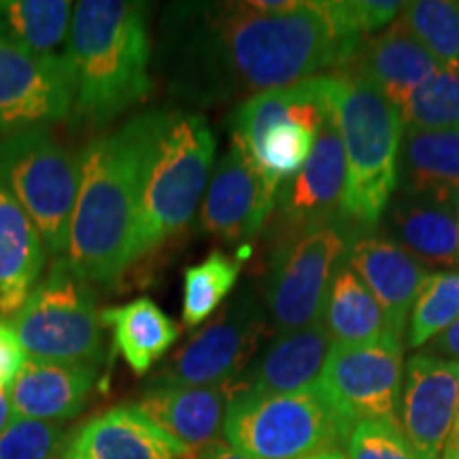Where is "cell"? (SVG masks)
Listing matches in <instances>:
<instances>
[{
    "label": "cell",
    "mask_w": 459,
    "mask_h": 459,
    "mask_svg": "<svg viewBox=\"0 0 459 459\" xmlns=\"http://www.w3.org/2000/svg\"><path fill=\"white\" fill-rule=\"evenodd\" d=\"M359 48L336 0H307L287 13H266L254 0L186 3L164 15L160 68L175 96L220 105L341 71Z\"/></svg>",
    "instance_id": "1"
},
{
    "label": "cell",
    "mask_w": 459,
    "mask_h": 459,
    "mask_svg": "<svg viewBox=\"0 0 459 459\" xmlns=\"http://www.w3.org/2000/svg\"><path fill=\"white\" fill-rule=\"evenodd\" d=\"M152 113L136 115L82 153L77 203L65 260L83 281L111 285L134 264L141 172Z\"/></svg>",
    "instance_id": "2"
},
{
    "label": "cell",
    "mask_w": 459,
    "mask_h": 459,
    "mask_svg": "<svg viewBox=\"0 0 459 459\" xmlns=\"http://www.w3.org/2000/svg\"><path fill=\"white\" fill-rule=\"evenodd\" d=\"M147 4L83 0L74 4L68 62L74 126L102 128L152 94V39Z\"/></svg>",
    "instance_id": "3"
},
{
    "label": "cell",
    "mask_w": 459,
    "mask_h": 459,
    "mask_svg": "<svg viewBox=\"0 0 459 459\" xmlns=\"http://www.w3.org/2000/svg\"><path fill=\"white\" fill-rule=\"evenodd\" d=\"M215 149V134L203 115L152 111L141 172L134 262L187 226L209 183Z\"/></svg>",
    "instance_id": "4"
},
{
    "label": "cell",
    "mask_w": 459,
    "mask_h": 459,
    "mask_svg": "<svg viewBox=\"0 0 459 459\" xmlns=\"http://www.w3.org/2000/svg\"><path fill=\"white\" fill-rule=\"evenodd\" d=\"M347 181L342 217L368 230L381 221L398 187V153L404 124L395 105L355 68L332 73Z\"/></svg>",
    "instance_id": "5"
},
{
    "label": "cell",
    "mask_w": 459,
    "mask_h": 459,
    "mask_svg": "<svg viewBox=\"0 0 459 459\" xmlns=\"http://www.w3.org/2000/svg\"><path fill=\"white\" fill-rule=\"evenodd\" d=\"M353 428L317 383L296 394L237 395L223 419L228 443L251 459H304L338 451Z\"/></svg>",
    "instance_id": "6"
},
{
    "label": "cell",
    "mask_w": 459,
    "mask_h": 459,
    "mask_svg": "<svg viewBox=\"0 0 459 459\" xmlns=\"http://www.w3.org/2000/svg\"><path fill=\"white\" fill-rule=\"evenodd\" d=\"M332 96L330 73L291 88L264 91L232 115V139L254 160L273 189L296 175L311 156Z\"/></svg>",
    "instance_id": "7"
},
{
    "label": "cell",
    "mask_w": 459,
    "mask_h": 459,
    "mask_svg": "<svg viewBox=\"0 0 459 459\" xmlns=\"http://www.w3.org/2000/svg\"><path fill=\"white\" fill-rule=\"evenodd\" d=\"M82 162L48 128L0 141V183L30 217L49 255L66 254Z\"/></svg>",
    "instance_id": "8"
},
{
    "label": "cell",
    "mask_w": 459,
    "mask_h": 459,
    "mask_svg": "<svg viewBox=\"0 0 459 459\" xmlns=\"http://www.w3.org/2000/svg\"><path fill=\"white\" fill-rule=\"evenodd\" d=\"M13 328L30 359L99 366L102 358V321L94 291L65 257H57L34 285L15 313Z\"/></svg>",
    "instance_id": "9"
},
{
    "label": "cell",
    "mask_w": 459,
    "mask_h": 459,
    "mask_svg": "<svg viewBox=\"0 0 459 459\" xmlns=\"http://www.w3.org/2000/svg\"><path fill=\"white\" fill-rule=\"evenodd\" d=\"M344 217L302 230H290L274 247L266 277V313L274 328H307L324 317L332 279L344 262L353 234Z\"/></svg>",
    "instance_id": "10"
},
{
    "label": "cell",
    "mask_w": 459,
    "mask_h": 459,
    "mask_svg": "<svg viewBox=\"0 0 459 459\" xmlns=\"http://www.w3.org/2000/svg\"><path fill=\"white\" fill-rule=\"evenodd\" d=\"M266 334V313L255 296L240 294L203 330L164 361L149 385L226 387L232 385L257 355Z\"/></svg>",
    "instance_id": "11"
},
{
    "label": "cell",
    "mask_w": 459,
    "mask_h": 459,
    "mask_svg": "<svg viewBox=\"0 0 459 459\" xmlns=\"http://www.w3.org/2000/svg\"><path fill=\"white\" fill-rule=\"evenodd\" d=\"M404 383V347L383 334L364 344H332L317 385L334 406L358 426L359 421H395Z\"/></svg>",
    "instance_id": "12"
},
{
    "label": "cell",
    "mask_w": 459,
    "mask_h": 459,
    "mask_svg": "<svg viewBox=\"0 0 459 459\" xmlns=\"http://www.w3.org/2000/svg\"><path fill=\"white\" fill-rule=\"evenodd\" d=\"M73 96L68 57L34 54L0 37V134L60 122L71 113Z\"/></svg>",
    "instance_id": "13"
},
{
    "label": "cell",
    "mask_w": 459,
    "mask_h": 459,
    "mask_svg": "<svg viewBox=\"0 0 459 459\" xmlns=\"http://www.w3.org/2000/svg\"><path fill=\"white\" fill-rule=\"evenodd\" d=\"M324 124H321L313 152L300 170L279 187L274 211L283 221L285 232L302 230L342 217L347 160L334 102V82Z\"/></svg>",
    "instance_id": "14"
},
{
    "label": "cell",
    "mask_w": 459,
    "mask_h": 459,
    "mask_svg": "<svg viewBox=\"0 0 459 459\" xmlns=\"http://www.w3.org/2000/svg\"><path fill=\"white\" fill-rule=\"evenodd\" d=\"M277 194L264 181L247 149L232 139L211 177L200 226L230 243L254 238L274 211Z\"/></svg>",
    "instance_id": "15"
},
{
    "label": "cell",
    "mask_w": 459,
    "mask_h": 459,
    "mask_svg": "<svg viewBox=\"0 0 459 459\" xmlns=\"http://www.w3.org/2000/svg\"><path fill=\"white\" fill-rule=\"evenodd\" d=\"M459 402V361L411 355L400 395L402 429L419 459H443Z\"/></svg>",
    "instance_id": "16"
},
{
    "label": "cell",
    "mask_w": 459,
    "mask_h": 459,
    "mask_svg": "<svg viewBox=\"0 0 459 459\" xmlns=\"http://www.w3.org/2000/svg\"><path fill=\"white\" fill-rule=\"evenodd\" d=\"M344 264L372 291L385 315L389 334L402 341L412 304L429 277L428 266H423L392 238L368 232L351 237Z\"/></svg>",
    "instance_id": "17"
},
{
    "label": "cell",
    "mask_w": 459,
    "mask_h": 459,
    "mask_svg": "<svg viewBox=\"0 0 459 459\" xmlns=\"http://www.w3.org/2000/svg\"><path fill=\"white\" fill-rule=\"evenodd\" d=\"M332 338L324 319L290 332H279L271 344L257 353L230 389V400L237 395H283L313 387L319 381Z\"/></svg>",
    "instance_id": "18"
},
{
    "label": "cell",
    "mask_w": 459,
    "mask_h": 459,
    "mask_svg": "<svg viewBox=\"0 0 459 459\" xmlns=\"http://www.w3.org/2000/svg\"><path fill=\"white\" fill-rule=\"evenodd\" d=\"M189 453L139 406L122 404L73 429L60 459H187Z\"/></svg>",
    "instance_id": "19"
},
{
    "label": "cell",
    "mask_w": 459,
    "mask_h": 459,
    "mask_svg": "<svg viewBox=\"0 0 459 459\" xmlns=\"http://www.w3.org/2000/svg\"><path fill=\"white\" fill-rule=\"evenodd\" d=\"M96 377L99 366L26 359L24 368L7 389L11 412L34 421H68L85 409Z\"/></svg>",
    "instance_id": "20"
},
{
    "label": "cell",
    "mask_w": 459,
    "mask_h": 459,
    "mask_svg": "<svg viewBox=\"0 0 459 459\" xmlns=\"http://www.w3.org/2000/svg\"><path fill=\"white\" fill-rule=\"evenodd\" d=\"M353 62L355 71L375 83L398 107L411 99L419 85L443 68L400 17L387 30L359 48Z\"/></svg>",
    "instance_id": "21"
},
{
    "label": "cell",
    "mask_w": 459,
    "mask_h": 459,
    "mask_svg": "<svg viewBox=\"0 0 459 459\" xmlns=\"http://www.w3.org/2000/svg\"><path fill=\"white\" fill-rule=\"evenodd\" d=\"M230 404L226 387L147 385L139 409L189 451L215 443Z\"/></svg>",
    "instance_id": "22"
},
{
    "label": "cell",
    "mask_w": 459,
    "mask_h": 459,
    "mask_svg": "<svg viewBox=\"0 0 459 459\" xmlns=\"http://www.w3.org/2000/svg\"><path fill=\"white\" fill-rule=\"evenodd\" d=\"M398 187L406 196L451 204L459 194V128H404L398 153Z\"/></svg>",
    "instance_id": "23"
},
{
    "label": "cell",
    "mask_w": 459,
    "mask_h": 459,
    "mask_svg": "<svg viewBox=\"0 0 459 459\" xmlns=\"http://www.w3.org/2000/svg\"><path fill=\"white\" fill-rule=\"evenodd\" d=\"M45 257L48 249L39 230L0 183V315H15L24 307Z\"/></svg>",
    "instance_id": "24"
},
{
    "label": "cell",
    "mask_w": 459,
    "mask_h": 459,
    "mask_svg": "<svg viewBox=\"0 0 459 459\" xmlns=\"http://www.w3.org/2000/svg\"><path fill=\"white\" fill-rule=\"evenodd\" d=\"M387 232L423 266H459V232L451 204L400 194L387 213Z\"/></svg>",
    "instance_id": "25"
},
{
    "label": "cell",
    "mask_w": 459,
    "mask_h": 459,
    "mask_svg": "<svg viewBox=\"0 0 459 459\" xmlns=\"http://www.w3.org/2000/svg\"><path fill=\"white\" fill-rule=\"evenodd\" d=\"M102 324L111 325L115 344L136 375H145L179 338V328L156 302L149 298L107 308Z\"/></svg>",
    "instance_id": "26"
},
{
    "label": "cell",
    "mask_w": 459,
    "mask_h": 459,
    "mask_svg": "<svg viewBox=\"0 0 459 459\" xmlns=\"http://www.w3.org/2000/svg\"><path fill=\"white\" fill-rule=\"evenodd\" d=\"M321 319L334 344H364L389 334L372 291L344 262L332 279Z\"/></svg>",
    "instance_id": "27"
},
{
    "label": "cell",
    "mask_w": 459,
    "mask_h": 459,
    "mask_svg": "<svg viewBox=\"0 0 459 459\" xmlns=\"http://www.w3.org/2000/svg\"><path fill=\"white\" fill-rule=\"evenodd\" d=\"M73 11L66 0H0V37L34 54L68 57Z\"/></svg>",
    "instance_id": "28"
},
{
    "label": "cell",
    "mask_w": 459,
    "mask_h": 459,
    "mask_svg": "<svg viewBox=\"0 0 459 459\" xmlns=\"http://www.w3.org/2000/svg\"><path fill=\"white\" fill-rule=\"evenodd\" d=\"M240 274V264L221 251H213L206 260L187 268L183 277V324L194 325L211 319L234 290Z\"/></svg>",
    "instance_id": "29"
},
{
    "label": "cell",
    "mask_w": 459,
    "mask_h": 459,
    "mask_svg": "<svg viewBox=\"0 0 459 459\" xmlns=\"http://www.w3.org/2000/svg\"><path fill=\"white\" fill-rule=\"evenodd\" d=\"M400 20L443 68H459V3H404Z\"/></svg>",
    "instance_id": "30"
},
{
    "label": "cell",
    "mask_w": 459,
    "mask_h": 459,
    "mask_svg": "<svg viewBox=\"0 0 459 459\" xmlns=\"http://www.w3.org/2000/svg\"><path fill=\"white\" fill-rule=\"evenodd\" d=\"M459 319V271L429 274L411 308L406 344L423 347Z\"/></svg>",
    "instance_id": "31"
},
{
    "label": "cell",
    "mask_w": 459,
    "mask_h": 459,
    "mask_svg": "<svg viewBox=\"0 0 459 459\" xmlns=\"http://www.w3.org/2000/svg\"><path fill=\"white\" fill-rule=\"evenodd\" d=\"M402 124L412 130L459 128V68H440L400 107Z\"/></svg>",
    "instance_id": "32"
},
{
    "label": "cell",
    "mask_w": 459,
    "mask_h": 459,
    "mask_svg": "<svg viewBox=\"0 0 459 459\" xmlns=\"http://www.w3.org/2000/svg\"><path fill=\"white\" fill-rule=\"evenodd\" d=\"M65 438L60 423L13 417L0 434V459H60Z\"/></svg>",
    "instance_id": "33"
},
{
    "label": "cell",
    "mask_w": 459,
    "mask_h": 459,
    "mask_svg": "<svg viewBox=\"0 0 459 459\" xmlns=\"http://www.w3.org/2000/svg\"><path fill=\"white\" fill-rule=\"evenodd\" d=\"M347 459H419L398 419L359 421L347 440Z\"/></svg>",
    "instance_id": "34"
},
{
    "label": "cell",
    "mask_w": 459,
    "mask_h": 459,
    "mask_svg": "<svg viewBox=\"0 0 459 459\" xmlns=\"http://www.w3.org/2000/svg\"><path fill=\"white\" fill-rule=\"evenodd\" d=\"M336 9L342 24L364 41L366 34L392 26L398 20L400 11L404 9V3H392V0H341L338 3L336 0Z\"/></svg>",
    "instance_id": "35"
},
{
    "label": "cell",
    "mask_w": 459,
    "mask_h": 459,
    "mask_svg": "<svg viewBox=\"0 0 459 459\" xmlns=\"http://www.w3.org/2000/svg\"><path fill=\"white\" fill-rule=\"evenodd\" d=\"M26 351L22 347L15 328L0 321V389H9L26 364Z\"/></svg>",
    "instance_id": "36"
},
{
    "label": "cell",
    "mask_w": 459,
    "mask_h": 459,
    "mask_svg": "<svg viewBox=\"0 0 459 459\" xmlns=\"http://www.w3.org/2000/svg\"><path fill=\"white\" fill-rule=\"evenodd\" d=\"M426 353L436 355V358H443V359L459 361V319L455 324H451L445 332H440L438 336L429 341V347Z\"/></svg>",
    "instance_id": "37"
},
{
    "label": "cell",
    "mask_w": 459,
    "mask_h": 459,
    "mask_svg": "<svg viewBox=\"0 0 459 459\" xmlns=\"http://www.w3.org/2000/svg\"><path fill=\"white\" fill-rule=\"evenodd\" d=\"M187 459H251L247 457L245 453L234 449L230 443H223V440H215V443L203 446V449L192 451Z\"/></svg>",
    "instance_id": "38"
},
{
    "label": "cell",
    "mask_w": 459,
    "mask_h": 459,
    "mask_svg": "<svg viewBox=\"0 0 459 459\" xmlns=\"http://www.w3.org/2000/svg\"><path fill=\"white\" fill-rule=\"evenodd\" d=\"M11 419H13V412H11V402L7 389H0V434L4 432V428L9 426Z\"/></svg>",
    "instance_id": "39"
},
{
    "label": "cell",
    "mask_w": 459,
    "mask_h": 459,
    "mask_svg": "<svg viewBox=\"0 0 459 459\" xmlns=\"http://www.w3.org/2000/svg\"><path fill=\"white\" fill-rule=\"evenodd\" d=\"M459 446V402H457V412H455V421H453V429H451V436H449V443L445 446V455L446 453H453ZM443 455V457H445Z\"/></svg>",
    "instance_id": "40"
},
{
    "label": "cell",
    "mask_w": 459,
    "mask_h": 459,
    "mask_svg": "<svg viewBox=\"0 0 459 459\" xmlns=\"http://www.w3.org/2000/svg\"><path fill=\"white\" fill-rule=\"evenodd\" d=\"M304 459H347V455H342L341 451H324V453H317V455L304 457Z\"/></svg>",
    "instance_id": "41"
},
{
    "label": "cell",
    "mask_w": 459,
    "mask_h": 459,
    "mask_svg": "<svg viewBox=\"0 0 459 459\" xmlns=\"http://www.w3.org/2000/svg\"><path fill=\"white\" fill-rule=\"evenodd\" d=\"M451 206H453V215H455V223H457V232H459V194L455 198H453V203H451Z\"/></svg>",
    "instance_id": "42"
},
{
    "label": "cell",
    "mask_w": 459,
    "mask_h": 459,
    "mask_svg": "<svg viewBox=\"0 0 459 459\" xmlns=\"http://www.w3.org/2000/svg\"><path fill=\"white\" fill-rule=\"evenodd\" d=\"M443 459H459V446L453 453H446V455Z\"/></svg>",
    "instance_id": "43"
}]
</instances>
